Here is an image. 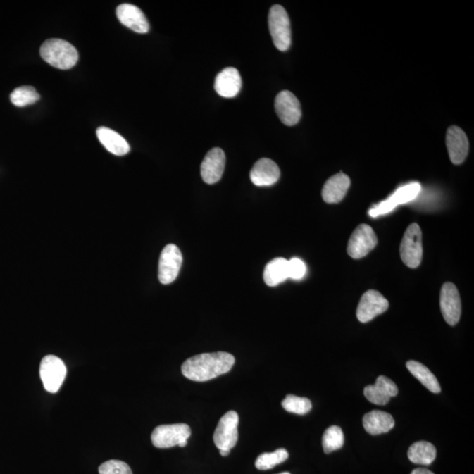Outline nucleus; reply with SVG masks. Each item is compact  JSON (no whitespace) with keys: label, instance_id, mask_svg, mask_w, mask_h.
<instances>
[{"label":"nucleus","instance_id":"1","mask_svg":"<svg viewBox=\"0 0 474 474\" xmlns=\"http://www.w3.org/2000/svg\"><path fill=\"white\" fill-rule=\"evenodd\" d=\"M235 361V356L227 352L203 354L185 360L181 370L188 380L205 382L229 373Z\"/></svg>","mask_w":474,"mask_h":474},{"label":"nucleus","instance_id":"2","mask_svg":"<svg viewBox=\"0 0 474 474\" xmlns=\"http://www.w3.org/2000/svg\"><path fill=\"white\" fill-rule=\"evenodd\" d=\"M41 56L46 63L60 70H69L76 66L78 52L70 42L62 39H49L42 44Z\"/></svg>","mask_w":474,"mask_h":474},{"label":"nucleus","instance_id":"3","mask_svg":"<svg viewBox=\"0 0 474 474\" xmlns=\"http://www.w3.org/2000/svg\"><path fill=\"white\" fill-rule=\"evenodd\" d=\"M191 428L185 423L166 424L156 428L151 434L155 447L166 449L174 447H185L191 437Z\"/></svg>","mask_w":474,"mask_h":474},{"label":"nucleus","instance_id":"4","mask_svg":"<svg viewBox=\"0 0 474 474\" xmlns=\"http://www.w3.org/2000/svg\"><path fill=\"white\" fill-rule=\"evenodd\" d=\"M269 30L275 47L280 51H287L291 46V26L289 16L283 6L275 5L270 9Z\"/></svg>","mask_w":474,"mask_h":474},{"label":"nucleus","instance_id":"5","mask_svg":"<svg viewBox=\"0 0 474 474\" xmlns=\"http://www.w3.org/2000/svg\"><path fill=\"white\" fill-rule=\"evenodd\" d=\"M423 234L418 224L413 223L402 238L400 254L402 261L409 268H416L423 259Z\"/></svg>","mask_w":474,"mask_h":474},{"label":"nucleus","instance_id":"6","mask_svg":"<svg viewBox=\"0 0 474 474\" xmlns=\"http://www.w3.org/2000/svg\"><path fill=\"white\" fill-rule=\"evenodd\" d=\"M67 369L62 359L54 355H48L42 358L40 366V376L45 390L55 394L66 380Z\"/></svg>","mask_w":474,"mask_h":474},{"label":"nucleus","instance_id":"7","mask_svg":"<svg viewBox=\"0 0 474 474\" xmlns=\"http://www.w3.org/2000/svg\"><path fill=\"white\" fill-rule=\"evenodd\" d=\"M239 416L236 411H229L219 420L215 434L213 443L219 451H230L236 447L238 441Z\"/></svg>","mask_w":474,"mask_h":474},{"label":"nucleus","instance_id":"8","mask_svg":"<svg viewBox=\"0 0 474 474\" xmlns=\"http://www.w3.org/2000/svg\"><path fill=\"white\" fill-rule=\"evenodd\" d=\"M183 256L175 244H168L163 248L160 255L158 279L163 285L172 284L180 272Z\"/></svg>","mask_w":474,"mask_h":474},{"label":"nucleus","instance_id":"9","mask_svg":"<svg viewBox=\"0 0 474 474\" xmlns=\"http://www.w3.org/2000/svg\"><path fill=\"white\" fill-rule=\"evenodd\" d=\"M378 238L372 227L361 224L355 230L348 242L347 251L352 258L366 256L376 247Z\"/></svg>","mask_w":474,"mask_h":474},{"label":"nucleus","instance_id":"10","mask_svg":"<svg viewBox=\"0 0 474 474\" xmlns=\"http://www.w3.org/2000/svg\"><path fill=\"white\" fill-rule=\"evenodd\" d=\"M389 308V303L380 292L369 290L363 294L360 299L356 317L360 323L370 322L376 316L381 315Z\"/></svg>","mask_w":474,"mask_h":474},{"label":"nucleus","instance_id":"11","mask_svg":"<svg viewBox=\"0 0 474 474\" xmlns=\"http://www.w3.org/2000/svg\"><path fill=\"white\" fill-rule=\"evenodd\" d=\"M440 308L445 322L454 326L461 316V299L454 284L447 282L442 287Z\"/></svg>","mask_w":474,"mask_h":474},{"label":"nucleus","instance_id":"12","mask_svg":"<svg viewBox=\"0 0 474 474\" xmlns=\"http://www.w3.org/2000/svg\"><path fill=\"white\" fill-rule=\"evenodd\" d=\"M275 110L280 120L287 126L297 125L301 118V103L289 91H282L277 95Z\"/></svg>","mask_w":474,"mask_h":474},{"label":"nucleus","instance_id":"13","mask_svg":"<svg viewBox=\"0 0 474 474\" xmlns=\"http://www.w3.org/2000/svg\"><path fill=\"white\" fill-rule=\"evenodd\" d=\"M225 153L220 148H213L208 152L201 163V174L205 183L213 185L222 178L225 169Z\"/></svg>","mask_w":474,"mask_h":474},{"label":"nucleus","instance_id":"14","mask_svg":"<svg viewBox=\"0 0 474 474\" xmlns=\"http://www.w3.org/2000/svg\"><path fill=\"white\" fill-rule=\"evenodd\" d=\"M420 191V185L419 183H411L399 188L387 201L381 202L380 204L370 209L369 212L370 216L375 217L393 211L395 206L404 204V203L414 199Z\"/></svg>","mask_w":474,"mask_h":474},{"label":"nucleus","instance_id":"15","mask_svg":"<svg viewBox=\"0 0 474 474\" xmlns=\"http://www.w3.org/2000/svg\"><path fill=\"white\" fill-rule=\"evenodd\" d=\"M363 394L373 404L387 405L392 397L398 394V387L389 378L380 376L375 384L365 387Z\"/></svg>","mask_w":474,"mask_h":474},{"label":"nucleus","instance_id":"16","mask_svg":"<svg viewBox=\"0 0 474 474\" xmlns=\"http://www.w3.org/2000/svg\"><path fill=\"white\" fill-rule=\"evenodd\" d=\"M116 15L124 26L139 34L148 33L149 21L139 7L132 4H121L117 7Z\"/></svg>","mask_w":474,"mask_h":474},{"label":"nucleus","instance_id":"17","mask_svg":"<svg viewBox=\"0 0 474 474\" xmlns=\"http://www.w3.org/2000/svg\"><path fill=\"white\" fill-rule=\"evenodd\" d=\"M447 146L451 161L454 165H461L469 151L468 137L461 127L452 126L447 135Z\"/></svg>","mask_w":474,"mask_h":474},{"label":"nucleus","instance_id":"18","mask_svg":"<svg viewBox=\"0 0 474 474\" xmlns=\"http://www.w3.org/2000/svg\"><path fill=\"white\" fill-rule=\"evenodd\" d=\"M249 177L256 187H270L280 180V170L273 160L262 158L252 167Z\"/></svg>","mask_w":474,"mask_h":474},{"label":"nucleus","instance_id":"19","mask_svg":"<svg viewBox=\"0 0 474 474\" xmlns=\"http://www.w3.org/2000/svg\"><path fill=\"white\" fill-rule=\"evenodd\" d=\"M242 88V77L236 68L229 67L217 75L215 89L223 98H234Z\"/></svg>","mask_w":474,"mask_h":474},{"label":"nucleus","instance_id":"20","mask_svg":"<svg viewBox=\"0 0 474 474\" xmlns=\"http://www.w3.org/2000/svg\"><path fill=\"white\" fill-rule=\"evenodd\" d=\"M351 180L347 174L337 173L327 180L323 188V201L329 204H337L343 201L350 188Z\"/></svg>","mask_w":474,"mask_h":474},{"label":"nucleus","instance_id":"21","mask_svg":"<svg viewBox=\"0 0 474 474\" xmlns=\"http://www.w3.org/2000/svg\"><path fill=\"white\" fill-rule=\"evenodd\" d=\"M394 417L387 412L373 411L363 417V425L370 435L387 433L394 427Z\"/></svg>","mask_w":474,"mask_h":474},{"label":"nucleus","instance_id":"22","mask_svg":"<svg viewBox=\"0 0 474 474\" xmlns=\"http://www.w3.org/2000/svg\"><path fill=\"white\" fill-rule=\"evenodd\" d=\"M97 135L101 144L113 155L125 156L130 151L128 142L120 134L108 127H99Z\"/></svg>","mask_w":474,"mask_h":474},{"label":"nucleus","instance_id":"23","mask_svg":"<svg viewBox=\"0 0 474 474\" xmlns=\"http://www.w3.org/2000/svg\"><path fill=\"white\" fill-rule=\"evenodd\" d=\"M288 279V260L277 258L267 263L263 270V280L267 286L276 287Z\"/></svg>","mask_w":474,"mask_h":474},{"label":"nucleus","instance_id":"24","mask_svg":"<svg viewBox=\"0 0 474 474\" xmlns=\"http://www.w3.org/2000/svg\"><path fill=\"white\" fill-rule=\"evenodd\" d=\"M408 457L414 464L429 466L437 458L436 447L429 442H416L408 449Z\"/></svg>","mask_w":474,"mask_h":474},{"label":"nucleus","instance_id":"25","mask_svg":"<svg viewBox=\"0 0 474 474\" xmlns=\"http://www.w3.org/2000/svg\"><path fill=\"white\" fill-rule=\"evenodd\" d=\"M406 366H407V368L412 373V375H414L428 390L432 392L434 394L440 393L439 382H438L436 376L425 366L415 361V360H411L406 363Z\"/></svg>","mask_w":474,"mask_h":474},{"label":"nucleus","instance_id":"26","mask_svg":"<svg viewBox=\"0 0 474 474\" xmlns=\"http://www.w3.org/2000/svg\"><path fill=\"white\" fill-rule=\"evenodd\" d=\"M344 444V435L340 427L328 428L323 436V447L325 454H329L339 450Z\"/></svg>","mask_w":474,"mask_h":474},{"label":"nucleus","instance_id":"27","mask_svg":"<svg viewBox=\"0 0 474 474\" xmlns=\"http://www.w3.org/2000/svg\"><path fill=\"white\" fill-rule=\"evenodd\" d=\"M288 456L289 454H288L286 449H277L274 452H270V454L266 452V454L259 455L258 459H256L255 466L258 470L266 471V470L275 468L276 466L286 461Z\"/></svg>","mask_w":474,"mask_h":474},{"label":"nucleus","instance_id":"28","mask_svg":"<svg viewBox=\"0 0 474 474\" xmlns=\"http://www.w3.org/2000/svg\"><path fill=\"white\" fill-rule=\"evenodd\" d=\"M11 101L19 108L35 104L40 99V94L33 87H20L14 90L10 95Z\"/></svg>","mask_w":474,"mask_h":474},{"label":"nucleus","instance_id":"29","mask_svg":"<svg viewBox=\"0 0 474 474\" xmlns=\"http://www.w3.org/2000/svg\"><path fill=\"white\" fill-rule=\"evenodd\" d=\"M285 411L297 415H306L311 411L312 404L308 398L298 397L293 394H288L282 401Z\"/></svg>","mask_w":474,"mask_h":474},{"label":"nucleus","instance_id":"30","mask_svg":"<svg viewBox=\"0 0 474 474\" xmlns=\"http://www.w3.org/2000/svg\"><path fill=\"white\" fill-rule=\"evenodd\" d=\"M99 474H133L130 466L123 461H108L99 468Z\"/></svg>","mask_w":474,"mask_h":474},{"label":"nucleus","instance_id":"31","mask_svg":"<svg viewBox=\"0 0 474 474\" xmlns=\"http://www.w3.org/2000/svg\"><path fill=\"white\" fill-rule=\"evenodd\" d=\"M306 273L305 263L301 259L294 258L288 260V279L299 280Z\"/></svg>","mask_w":474,"mask_h":474},{"label":"nucleus","instance_id":"32","mask_svg":"<svg viewBox=\"0 0 474 474\" xmlns=\"http://www.w3.org/2000/svg\"><path fill=\"white\" fill-rule=\"evenodd\" d=\"M411 474H434V473L425 468H417L415 469L414 471H413Z\"/></svg>","mask_w":474,"mask_h":474},{"label":"nucleus","instance_id":"33","mask_svg":"<svg viewBox=\"0 0 474 474\" xmlns=\"http://www.w3.org/2000/svg\"><path fill=\"white\" fill-rule=\"evenodd\" d=\"M230 454V451H220V454L223 456V457H227V455Z\"/></svg>","mask_w":474,"mask_h":474},{"label":"nucleus","instance_id":"34","mask_svg":"<svg viewBox=\"0 0 474 474\" xmlns=\"http://www.w3.org/2000/svg\"><path fill=\"white\" fill-rule=\"evenodd\" d=\"M280 474H291V473H287V472H285V473H280Z\"/></svg>","mask_w":474,"mask_h":474}]
</instances>
